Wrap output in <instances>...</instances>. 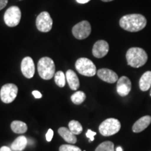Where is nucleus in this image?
<instances>
[{
    "mask_svg": "<svg viewBox=\"0 0 151 151\" xmlns=\"http://www.w3.org/2000/svg\"><path fill=\"white\" fill-rule=\"evenodd\" d=\"M119 24L120 27L126 31L137 32L146 27L147 20L141 14H128L120 18Z\"/></svg>",
    "mask_w": 151,
    "mask_h": 151,
    "instance_id": "nucleus-1",
    "label": "nucleus"
},
{
    "mask_svg": "<svg viewBox=\"0 0 151 151\" xmlns=\"http://www.w3.org/2000/svg\"><path fill=\"white\" fill-rule=\"evenodd\" d=\"M126 59L128 65L134 68H139L146 63L148 55L141 48L133 47L129 48L126 53Z\"/></svg>",
    "mask_w": 151,
    "mask_h": 151,
    "instance_id": "nucleus-2",
    "label": "nucleus"
},
{
    "mask_svg": "<svg viewBox=\"0 0 151 151\" xmlns=\"http://www.w3.org/2000/svg\"><path fill=\"white\" fill-rule=\"evenodd\" d=\"M37 69L39 76L43 80H50L55 74L54 61L48 57H43L39 60Z\"/></svg>",
    "mask_w": 151,
    "mask_h": 151,
    "instance_id": "nucleus-3",
    "label": "nucleus"
},
{
    "mask_svg": "<svg viewBox=\"0 0 151 151\" xmlns=\"http://www.w3.org/2000/svg\"><path fill=\"white\" fill-rule=\"evenodd\" d=\"M75 67L80 74L92 77L97 73V68L93 62L86 58H81L76 60Z\"/></svg>",
    "mask_w": 151,
    "mask_h": 151,
    "instance_id": "nucleus-4",
    "label": "nucleus"
},
{
    "mask_svg": "<svg viewBox=\"0 0 151 151\" xmlns=\"http://www.w3.org/2000/svg\"><path fill=\"white\" fill-rule=\"evenodd\" d=\"M121 128V123L118 119L108 118L101 122L99 127V131L102 136L110 137L116 134L120 131Z\"/></svg>",
    "mask_w": 151,
    "mask_h": 151,
    "instance_id": "nucleus-5",
    "label": "nucleus"
},
{
    "mask_svg": "<svg viewBox=\"0 0 151 151\" xmlns=\"http://www.w3.org/2000/svg\"><path fill=\"white\" fill-rule=\"evenodd\" d=\"M21 19V11L16 6L9 7L4 15V20L8 27H14L20 23Z\"/></svg>",
    "mask_w": 151,
    "mask_h": 151,
    "instance_id": "nucleus-6",
    "label": "nucleus"
},
{
    "mask_svg": "<svg viewBox=\"0 0 151 151\" xmlns=\"http://www.w3.org/2000/svg\"><path fill=\"white\" fill-rule=\"evenodd\" d=\"M18 88L14 83L4 85L0 90V98L5 104H10L14 101L18 94Z\"/></svg>",
    "mask_w": 151,
    "mask_h": 151,
    "instance_id": "nucleus-7",
    "label": "nucleus"
},
{
    "mask_svg": "<svg viewBox=\"0 0 151 151\" xmlns=\"http://www.w3.org/2000/svg\"><path fill=\"white\" fill-rule=\"evenodd\" d=\"M36 26L41 32H48L52 27V19L47 11H43L36 19Z\"/></svg>",
    "mask_w": 151,
    "mask_h": 151,
    "instance_id": "nucleus-8",
    "label": "nucleus"
},
{
    "mask_svg": "<svg viewBox=\"0 0 151 151\" xmlns=\"http://www.w3.org/2000/svg\"><path fill=\"white\" fill-rule=\"evenodd\" d=\"M92 29L90 22L83 20L77 23L72 28V34L76 39L82 40L89 37Z\"/></svg>",
    "mask_w": 151,
    "mask_h": 151,
    "instance_id": "nucleus-9",
    "label": "nucleus"
},
{
    "mask_svg": "<svg viewBox=\"0 0 151 151\" xmlns=\"http://www.w3.org/2000/svg\"><path fill=\"white\" fill-rule=\"evenodd\" d=\"M20 69L25 78H32L35 73V65L33 60L30 57H25L22 60Z\"/></svg>",
    "mask_w": 151,
    "mask_h": 151,
    "instance_id": "nucleus-10",
    "label": "nucleus"
},
{
    "mask_svg": "<svg viewBox=\"0 0 151 151\" xmlns=\"http://www.w3.org/2000/svg\"><path fill=\"white\" fill-rule=\"evenodd\" d=\"M117 92L121 97L128 95L132 90V83L127 76H122L117 81Z\"/></svg>",
    "mask_w": 151,
    "mask_h": 151,
    "instance_id": "nucleus-11",
    "label": "nucleus"
},
{
    "mask_svg": "<svg viewBox=\"0 0 151 151\" xmlns=\"http://www.w3.org/2000/svg\"><path fill=\"white\" fill-rule=\"evenodd\" d=\"M109 45L107 41L99 40L94 44L92 48V55L96 58H102L108 54Z\"/></svg>",
    "mask_w": 151,
    "mask_h": 151,
    "instance_id": "nucleus-12",
    "label": "nucleus"
},
{
    "mask_svg": "<svg viewBox=\"0 0 151 151\" xmlns=\"http://www.w3.org/2000/svg\"><path fill=\"white\" fill-rule=\"evenodd\" d=\"M97 74L101 80L109 83H114L119 79L118 74L115 71L106 68L99 69L97 71Z\"/></svg>",
    "mask_w": 151,
    "mask_h": 151,
    "instance_id": "nucleus-13",
    "label": "nucleus"
},
{
    "mask_svg": "<svg viewBox=\"0 0 151 151\" xmlns=\"http://www.w3.org/2000/svg\"><path fill=\"white\" fill-rule=\"evenodd\" d=\"M151 123V116H146L137 120L132 126V131L135 133H139L146 129Z\"/></svg>",
    "mask_w": 151,
    "mask_h": 151,
    "instance_id": "nucleus-14",
    "label": "nucleus"
},
{
    "mask_svg": "<svg viewBox=\"0 0 151 151\" xmlns=\"http://www.w3.org/2000/svg\"><path fill=\"white\" fill-rule=\"evenodd\" d=\"M66 80H67L69 88L72 90H78L80 87V81L76 73L73 70L69 69L66 72Z\"/></svg>",
    "mask_w": 151,
    "mask_h": 151,
    "instance_id": "nucleus-15",
    "label": "nucleus"
},
{
    "mask_svg": "<svg viewBox=\"0 0 151 151\" xmlns=\"http://www.w3.org/2000/svg\"><path fill=\"white\" fill-rule=\"evenodd\" d=\"M58 134L60 137L67 143L70 144H75L77 142V138L76 135L73 134L70 131V129L67 128L62 127L58 129Z\"/></svg>",
    "mask_w": 151,
    "mask_h": 151,
    "instance_id": "nucleus-16",
    "label": "nucleus"
},
{
    "mask_svg": "<svg viewBox=\"0 0 151 151\" xmlns=\"http://www.w3.org/2000/svg\"><path fill=\"white\" fill-rule=\"evenodd\" d=\"M139 88L141 90L145 92L151 88V71H148L145 72L139 80Z\"/></svg>",
    "mask_w": 151,
    "mask_h": 151,
    "instance_id": "nucleus-17",
    "label": "nucleus"
},
{
    "mask_svg": "<svg viewBox=\"0 0 151 151\" xmlns=\"http://www.w3.org/2000/svg\"><path fill=\"white\" fill-rule=\"evenodd\" d=\"M27 139L24 136H20L15 139L11 144V150L14 151H22L26 148Z\"/></svg>",
    "mask_w": 151,
    "mask_h": 151,
    "instance_id": "nucleus-18",
    "label": "nucleus"
},
{
    "mask_svg": "<svg viewBox=\"0 0 151 151\" xmlns=\"http://www.w3.org/2000/svg\"><path fill=\"white\" fill-rule=\"evenodd\" d=\"M11 130L16 134H24L27 131V125L24 122L14 120L11 124Z\"/></svg>",
    "mask_w": 151,
    "mask_h": 151,
    "instance_id": "nucleus-19",
    "label": "nucleus"
},
{
    "mask_svg": "<svg viewBox=\"0 0 151 151\" xmlns=\"http://www.w3.org/2000/svg\"><path fill=\"white\" fill-rule=\"evenodd\" d=\"M86 99V95L83 91H77L71 97V101L76 105H80Z\"/></svg>",
    "mask_w": 151,
    "mask_h": 151,
    "instance_id": "nucleus-20",
    "label": "nucleus"
},
{
    "mask_svg": "<svg viewBox=\"0 0 151 151\" xmlns=\"http://www.w3.org/2000/svg\"><path fill=\"white\" fill-rule=\"evenodd\" d=\"M69 129L74 135L81 134L83 132V127L81 124L76 120H71L69 123Z\"/></svg>",
    "mask_w": 151,
    "mask_h": 151,
    "instance_id": "nucleus-21",
    "label": "nucleus"
},
{
    "mask_svg": "<svg viewBox=\"0 0 151 151\" xmlns=\"http://www.w3.org/2000/svg\"><path fill=\"white\" fill-rule=\"evenodd\" d=\"M55 78V82L56 85L58 86H59L60 88H63L65 87L66 84V78H65V75L63 73V71H59L58 72L55 73V74L54 76Z\"/></svg>",
    "mask_w": 151,
    "mask_h": 151,
    "instance_id": "nucleus-22",
    "label": "nucleus"
},
{
    "mask_svg": "<svg viewBox=\"0 0 151 151\" xmlns=\"http://www.w3.org/2000/svg\"><path fill=\"white\" fill-rule=\"evenodd\" d=\"M95 151H115L114 143L109 141H104L97 146Z\"/></svg>",
    "mask_w": 151,
    "mask_h": 151,
    "instance_id": "nucleus-23",
    "label": "nucleus"
},
{
    "mask_svg": "<svg viewBox=\"0 0 151 151\" xmlns=\"http://www.w3.org/2000/svg\"><path fill=\"white\" fill-rule=\"evenodd\" d=\"M59 151H82L78 147L71 144H64L60 146Z\"/></svg>",
    "mask_w": 151,
    "mask_h": 151,
    "instance_id": "nucleus-24",
    "label": "nucleus"
},
{
    "mask_svg": "<svg viewBox=\"0 0 151 151\" xmlns=\"http://www.w3.org/2000/svg\"><path fill=\"white\" fill-rule=\"evenodd\" d=\"M53 134H54V132L52 131V129H49L48 131L47 132L46 134V141L48 142H50L51 141L52 137H53Z\"/></svg>",
    "mask_w": 151,
    "mask_h": 151,
    "instance_id": "nucleus-25",
    "label": "nucleus"
},
{
    "mask_svg": "<svg viewBox=\"0 0 151 151\" xmlns=\"http://www.w3.org/2000/svg\"><path fill=\"white\" fill-rule=\"evenodd\" d=\"M96 134H97V133H96L95 132H93V131H92V130L88 129V132H87V133H86V137L88 138H89L90 141H94V137Z\"/></svg>",
    "mask_w": 151,
    "mask_h": 151,
    "instance_id": "nucleus-26",
    "label": "nucleus"
},
{
    "mask_svg": "<svg viewBox=\"0 0 151 151\" xmlns=\"http://www.w3.org/2000/svg\"><path fill=\"white\" fill-rule=\"evenodd\" d=\"M32 94L36 99H40V98L42 97V94L40 92L37 91V90H34L32 92Z\"/></svg>",
    "mask_w": 151,
    "mask_h": 151,
    "instance_id": "nucleus-27",
    "label": "nucleus"
},
{
    "mask_svg": "<svg viewBox=\"0 0 151 151\" xmlns=\"http://www.w3.org/2000/svg\"><path fill=\"white\" fill-rule=\"evenodd\" d=\"M8 4V0H0V11L3 9Z\"/></svg>",
    "mask_w": 151,
    "mask_h": 151,
    "instance_id": "nucleus-28",
    "label": "nucleus"
},
{
    "mask_svg": "<svg viewBox=\"0 0 151 151\" xmlns=\"http://www.w3.org/2000/svg\"><path fill=\"white\" fill-rule=\"evenodd\" d=\"M0 151H12L8 146H2L0 148Z\"/></svg>",
    "mask_w": 151,
    "mask_h": 151,
    "instance_id": "nucleus-29",
    "label": "nucleus"
},
{
    "mask_svg": "<svg viewBox=\"0 0 151 151\" xmlns=\"http://www.w3.org/2000/svg\"><path fill=\"white\" fill-rule=\"evenodd\" d=\"M90 0H76V1L79 4H86L89 2Z\"/></svg>",
    "mask_w": 151,
    "mask_h": 151,
    "instance_id": "nucleus-30",
    "label": "nucleus"
},
{
    "mask_svg": "<svg viewBox=\"0 0 151 151\" xmlns=\"http://www.w3.org/2000/svg\"><path fill=\"white\" fill-rule=\"evenodd\" d=\"M116 151H122V148L121 147H118V148H116Z\"/></svg>",
    "mask_w": 151,
    "mask_h": 151,
    "instance_id": "nucleus-31",
    "label": "nucleus"
},
{
    "mask_svg": "<svg viewBox=\"0 0 151 151\" xmlns=\"http://www.w3.org/2000/svg\"><path fill=\"white\" fill-rule=\"evenodd\" d=\"M102 1H104V2H109V1H113V0H101Z\"/></svg>",
    "mask_w": 151,
    "mask_h": 151,
    "instance_id": "nucleus-32",
    "label": "nucleus"
},
{
    "mask_svg": "<svg viewBox=\"0 0 151 151\" xmlns=\"http://www.w3.org/2000/svg\"><path fill=\"white\" fill-rule=\"evenodd\" d=\"M150 89H151V88H150ZM150 96H151V90H150Z\"/></svg>",
    "mask_w": 151,
    "mask_h": 151,
    "instance_id": "nucleus-33",
    "label": "nucleus"
}]
</instances>
